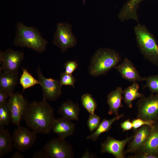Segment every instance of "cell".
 Returning <instances> with one entry per match:
<instances>
[{
	"mask_svg": "<svg viewBox=\"0 0 158 158\" xmlns=\"http://www.w3.org/2000/svg\"><path fill=\"white\" fill-rule=\"evenodd\" d=\"M18 80V74L0 71V90L10 97L14 93Z\"/></svg>",
	"mask_w": 158,
	"mask_h": 158,
	"instance_id": "cell-18",
	"label": "cell"
},
{
	"mask_svg": "<svg viewBox=\"0 0 158 158\" xmlns=\"http://www.w3.org/2000/svg\"><path fill=\"white\" fill-rule=\"evenodd\" d=\"M135 153H150L158 157V121L154 123L147 139Z\"/></svg>",
	"mask_w": 158,
	"mask_h": 158,
	"instance_id": "cell-16",
	"label": "cell"
},
{
	"mask_svg": "<svg viewBox=\"0 0 158 158\" xmlns=\"http://www.w3.org/2000/svg\"><path fill=\"white\" fill-rule=\"evenodd\" d=\"M123 90L120 87H117L116 88L110 92L107 97V102L109 109L108 114L110 115H118L119 110L123 107L122 103L123 99L122 96Z\"/></svg>",
	"mask_w": 158,
	"mask_h": 158,
	"instance_id": "cell-17",
	"label": "cell"
},
{
	"mask_svg": "<svg viewBox=\"0 0 158 158\" xmlns=\"http://www.w3.org/2000/svg\"><path fill=\"white\" fill-rule=\"evenodd\" d=\"M16 27L13 40L15 45L27 47L39 53L46 50L48 42L42 37L37 28L27 26L21 22L18 23Z\"/></svg>",
	"mask_w": 158,
	"mask_h": 158,
	"instance_id": "cell-2",
	"label": "cell"
},
{
	"mask_svg": "<svg viewBox=\"0 0 158 158\" xmlns=\"http://www.w3.org/2000/svg\"><path fill=\"white\" fill-rule=\"evenodd\" d=\"M13 147L12 136L9 131L4 128L0 129V158L11 152Z\"/></svg>",
	"mask_w": 158,
	"mask_h": 158,
	"instance_id": "cell-22",
	"label": "cell"
},
{
	"mask_svg": "<svg viewBox=\"0 0 158 158\" xmlns=\"http://www.w3.org/2000/svg\"><path fill=\"white\" fill-rule=\"evenodd\" d=\"M138 47L144 58L158 67V46L154 38L143 25L134 28Z\"/></svg>",
	"mask_w": 158,
	"mask_h": 158,
	"instance_id": "cell-4",
	"label": "cell"
},
{
	"mask_svg": "<svg viewBox=\"0 0 158 158\" xmlns=\"http://www.w3.org/2000/svg\"><path fill=\"white\" fill-rule=\"evenodd\" d=\"M72 27L68 22H59L54 35L52 43L58 47L62 53L74 47L77 40L72 31Z\"/></svg>",
	"mask_w": 158,
	"mask_h": 158,
	"instance_id": "cell-5",
	"label": "cell"
},
{
	"mask_svg": "<svg viewBox=\"0 0 158 158\" xmlns=\"http://www.w3.org/2000/svg\"><path fill=\"white\" fill-rule=\"evenodd\" d=\"M11 121V112L6 102L0 106V129L8 125Z\"/></svg>",
	"mask_w": 158,
	"mask_h": 158,
	"instance_id": "cell-26",
	"label": "cell"
},
{
	"mask_svg": "<svg viewBox=\"0 0 158 158\" xmlns=\"http://www.w3.org/2000/svg\"><path fill=\"white\" fill-rule=\"evenodd\" d=\"M9 96L5 91L0 90V106L5 104L7 101V99Z\"/></svg>",
	"mask_w": 158,
	"mask_h": 158,
	"instance_id": "cell-33",
	"label": "cell"
},
{
	"mask_svg": "<svg viewBox=\"0 0 158 158\" xmlns=\"http://www.w3.org/2000/svg\"><path fill=\"white\" fill-rule=\"evenodd\" d=\"M59 80L62 85H70L74 88L75 79L72 74L62 72L60 74Z\"/></svg>",
	"mask_w": 158,
	"mask_h": 158,
	"instance_id": "cell-29",
	"label": "cell"
},
{
	"mask_svg": "<svg viewBox=\"0 0 158 158\" xmlns=\"http://www.w3.org/2000/svg\"><path fill=\"white\" fill-rule=\"evenodd\" d=\"M37 134L27 128L18 126L14 129L12 135L14 147L20 152L28 150L35 142Z\"/></svg>",
	"mask_w": 158,
	"mask_h": 158,
	"instance_id": "cell-9",
	"label": "cell"
},
{
	"mask_svg": "<svg viewBox=\"0 0 158 158\" xmlns=\"http://www.w3.org/2000/svg\"><path fill=\"white\" fill-rule=\"evenodd\" d=\"M32 157L34 158H47L46 154L43 150L35 152L34 154Z\"/></svg>",
	"mask_w": 158,
	"mask_h": 158,
	"instance_id": "cell-34",
	"label": "cell"
},
{
	"mask_svg": "<svg viewBox=\"0 0 158 158\" xmlns=\"http://www.w3.org/2000/svg\"><path fill=\"white\" fill-rule=\"evenodd\" d=\"M80 109L77 103L68 100L62 104L58 112L62 116L71 121H77L79 119Z\"/></svg>",
	"mask_w": 158,
	"mask_h": 158,
	"instance_id": "cell-20",
	"label": "cell"
},
{
	"mask_svg": "<svg viewBox=\"0 0 158 158\" xmlns=\"http://www.w3.org/2000/svg\"><path fill=\"white\" fill-rule=\"evenodd\" d=\"M131 122L133 126L132 129L135 131L138 128L145 125H148L152 127L154 122L145 120L139 118H137L133 119L131 121Z\"/></svg>",
	"mask_w": 158,
	"mask_h": 158,
	"instance_id": "cell-30",
	"label": "cell"
},
{
	"mask_svg": "<svg viewBox=\"0 0 158 158\" xmlns=\"http://www.w3.org/2000/svg\"><path fill=\"white\" fill-rule=\"evenodd\" d=\"M81 101L84 108L90 113H95L97 104L95 100L89 93H85L82 95Z\"/></svg>",
	"mask_w": 158,
	"mask_h": 158,
	"instance_id": "cell-25",
	"label": "cell"
},
{
	"mask_svg": "<svg viewBox=\"0 0 158 158\" xmlns=\"http://www.w3.org/2000/svg\"><path fill=\"white\" fill-rule=\"evenodd\" d=\"M133 137L131 135L123 140H118L108 136L101 144L100 152L102 153L111 154L116 158H124L126 154L125 151V147L131 140Z\"/></svg>",
	"mask_w": 158,
	"mask_h": 158,
	"instance_id": "cell-12",
	"label": "cell"
},
{
	"mask_svg": "<svg viewBox=\"0 0 158 158\" xmlns=\"http://www.w3.org/2000/svg\"><path fill=\"white\" fill-rule=\"evenodd\" d=\"M43 150L47 158H73L75 156L72 145L65 139L59 137L47 142Z\"/></svg>",
	"mask_w": 158,
	"mask_h": 158,
	"instance_id": "cell-6",
	"label": "cell"
},
{
	"mask_svg": "<svg viewBox=\"0 0 158 158\" xmlns=\"http://www.w3.org/2000/svg\"><path fill=\"white\" fill-rule=\"evenodd\" d=\"M78 63L74 61H68L64 65L65 72L69 73H72L77 68Z\"/></svg>",
	"mask_w": 158,
	"mask_h": 158,
	"instance_id": "cell-31",
	"label": "cell"
},
{
	"mask_svg": "<svg viewBox=\"0 0 158 158\" xmlns=\"http://www.w3.org/2000/svg\"><path fill=\"white\" fill-rule=\"evenodd\" d=\"M137 106V118L158 121V94L152 93L147 97L143 96L138 101Z\"/></svg>",
	"mask_w": 158,
	"mask_h": 158,
	"instance_id": "cell-7",
	"label": "cell"
},
{
	"mask_svg": "<svg viewBox=\"0 0 158 158\" xmlns=\"http://www.w3.org/2000/svg\"><path fill=\"white\" fill-rule=\"evenodd\" d=\"M139 84L135 82L133 83L123 90V99L128 108H131L132 107V103L134 100L144 96L139 92Z\"/></svg>",
	"mask_w": 158,
	"mask_h": 158,
	"instance_id": "cell-23",
	"label": "cell"
},
{
	"mask_svg": "<svg viewBox=\"0 0 158 158\" xmlns=\"http://www.w3.org/2000/svg\"><path fill=\"white\" fill-rule=\"evenodd\" d=\"M114 68L123 79L129 82L133 83L145 81V78L141 76L133 62L126 58Z\"/></svg>",
	"mask_w": 158,
	"mask_h": 158,
	"instance_id": "cell-13",
	"label": "cell"
},
{
	"mask_svg": "<svg viewBox=\"0 0 158 158\" xmlns=\"http://www.w3.org/2000/svg\"><path fill=\"white\" fill-rule=\"evenodd\" d=\"M22 73L19 79V83L21 85L23 91L36 84H39L38 80L35 78L25 68H22Z\"/></svg>",
	"mask_w": 158,
	"mask_h": 158,
	"instance_id": "cell-24",
	"label": "cell"
},
{
	"mask_svg": "<svg viewBox=\"0 0 158 158\" xmlns=\"http://www.w3.org/2000/svg\"><path fill=\"white\" fill-rule=\"evenodd\" d=\"M75 123L71 121L62 116L55 119L52 130L58 137L65 139L72 135L75 131Z\"/></svg>",
	"mask_w": 158,
	"mask_h": 158,
	"instance_id": "cell-15",
	"label": "cell"
},
{
	"mask_svg": "<svg viewBox=\"0 0 158 158\" xmlns=\"http://www.w3.org/2000/svg\"><path fill=\"white\" fill-rule=\"evenodd\" d=\"M37 74L39 84L42 88L43 99L47 101H53L61 97L62 85L59 80L45 78L39 66L37 69Z\"/></svg>",
	"mask_w": 158,
	"mask_h": 158,
	"instance_id": "cell-8",
	"label": "cell"
},
{
	"mask_svg": "<svg viewBox=\"0 0 158 158\" xmlns=\"http://www.w3.org/2000/svg\"><path fill=\"white\" fill-rule=\"evenodd\" d=\"M121 60L119 54L108 48L98 49L92 56L88 68L89 74L94 77L106 74Z\"/></svg>",
	"mask_w": 158,
	"mask_h": 158,
	"instance_id": "cell-3",
	"label": "cell"
},
{
	"mask_svg": "<svg viewBox=\"0 0 158 158\" xmlns=\"http://www.w3.org/2000/svg\"><path fill=\"white\" fill-rule=\"evenodd\" d=\"M95 155L90 152L88 150H86L82 156V158H94Z\"/></svg>",
	"mask_w": 158,
	"mask_h": 158,
	"instance_id": "cell-35",
	"label": "cell"
},
{
	"mask_svg": "<svg viewBox=\"0 0 158 158\" xmlns=\"http://www.w3.org/2000/svg\"><path fill=\"white\" fill-rule=\"evenodd\" d=\"M123 114L116 116L110 119L104 118L100 122L96 129L90 135L87 136L86 138L93 142L96 141L98 139L100 135L104 132H107L110 130L113 124L116 121L119 120L123 117Z\"/></svg>",
	"mask_w": 158,
	"mask_h": 158,
	"instance_id": "cell-21",
	"label": "cell"
},
{
	"mask_svg": "<svg viewBox=\"0 0 158 158\" xmlns=\"http://www.w3.org/2000/svg\"><path fill=\"white\" fill-rule=\"evenodd\" d=\"M123 131L131 130L133 128L132 124L129 119H128L123 121L120 125Z\"/></svg>",
	"mask_w": 158,
	"mask_h": 158,
	"instance_id": "cell-32",
	"label": "cell"
},
{
	"mask_svg": "<svg viewBox=\"0 0 158 158\" xmlns=\"http://www.w3.org/2000/svg\"><path fill=\"white\" fill-rule=\"evenodd\" d=\"M10 157L11 158H24L25 157L20 152H15Z\"/></svg>",
	"mask_w": 158,
	"mask_h": 158,
	"instance_id": "cell-36",
	"label": "cell"
},
{
	"mask_svg": "<svg viewBox=\"0 0 158 158\" xmlns=\"http://www.w3.org/2000/svg\"><path fill=\"white\" fill-rule=\"evenodd\" d=\"M145 87L148 88L152 93L158 94V75L145 77Z\"/></svg>",
	"mask_w": 158,
	"mask_h": 158,
	"instance_id": "cell-27",
	"label": "cell"
},
{
	"mask_svg": "<svg viewBox=\"0 0 158 158\" xmlns=\"http://www.w3.org/2000/svg\"><path fill=\"white\" fill-rule=\"evenodd\" d=\"M100 121V117L95 113L90 114L87 123L89 130L92 132L94 131L99 126Z\"/></svg>",
	"mask_w": 158,
	"mask_h": 158,
	"instance_id": "cell-28",
	"label": "cell"
},
{
	"mask_svg": "<svg viewBox=\"0 0 158 158\" xmlns=\"http://www.w3.org/2000/svg\"><path fill=\"white\" fill-rule=\"evenodd\" d=\"M7 103L11 116V123L17 126L20 123L23 114L29 103L22 94L18 92L14 93L9 97Z\"/></svg>",
	"mask_w": 158,
	"mask_h": 158,
	"instance_id": "cell-11",
	"label": "cell"
},
{
	"mask_svg": "<svg viewBox=\"0 0 158 158\" xmlns=\"http://www.w3.org/2000/svg\"><path fill=\"white\" fill-rule=\"evenodd\" d=\"M152 127L148 125L143 126L134 132L131 140L128 143L127 153H135L145 143L150 135Z\"/></svg>",
	"mask_w": 158,
	"mask_h": 158,
	"instance_id": "cell-14",
	"label": "cell"
},
{
	"mask_svg": "<svg viewBox=\"0 0 158 158\" xmlns=\"http://www.w3.org/2000/svg\"><path fill=\"white\" fill-rule=\"evenodd\" d=\"M24 58L23 52L11 49L0 51V71L18 74L19 68Z\"/></svg>",
	"mask_w": 158,
	"mask_h": 158,
	"instance_id": "cell-10",
	"label": "cell"
},
{
	"mask_svg": "<svg viewBox=\"0 0 158 158\" xmlns=\"http://www.w3.org/2000/svg\"><path fill=\"white\" fill-rule=\"evenodd\" d=\"M54 112V109L43 99L29 103L23 118L26 125L37 133L48 134L52 131L55 119Z\"/></svg>",
	"mask_w": 158,
	"mask_h": 158,
	"instance_id": "cell-1",
	"label": "cell"
},
{
	"mask_svg": "<svg viewBox=\"0 0 158 158\" xmlns=\"http://www.w3.org/2000/svg\"><path fill=\"white\" fill-rule=\"evenodd\" d=\"M144 0H129L124 4L118 16L122 21L132 19L138 21L137 13L139 4Z\"/></svg>",
	"mask_w": 158,
	"mask_h": 158,
	"instance_id": "cell-19",
	"label": "cell"
}]
</instances>
